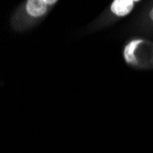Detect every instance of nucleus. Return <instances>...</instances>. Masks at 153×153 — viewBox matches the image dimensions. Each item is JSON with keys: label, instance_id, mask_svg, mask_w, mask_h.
<instances>
[{"label": "nucleus", "instance_id": "obj_1", "mask_svg": "<svg viewBox=\"0 0 153 153\" xmlns=\"http://www.w3.org/2000/svg\"><path fill=\"white\" fill-rule=\"evenodd\" d=\"M48 10L46 0H29L26 2V11L30 17L39 18L45 15Z\"/></svg>", "mask_w": 153, "mask_h": 153}, {"label": "nucleus", "instance_id": "obj_4", "mask_svg": "<svg viewBox=\"0 0 153 153\" xmlns=\"http://www.w3.org/2000/svg\"><path fill=\"white\" fill-rule=\"evenodd\" d=\"M149 16H150V19L153 20V8L151 9V11H150V13H149Z\"/></svg>", "mask_w": 153, "mask_h": 153}, {"label": "nucleus", "instance_id": "obj_3", "mask_svg": "<svg viewBox=\"0 0 153 153\" xmlns=\"http://www.w3.org/2000/svg\"><path fill=\"white\" fill-rule=\"evenodd\" d=\"M143 42L142 39H134L125 47L124 50V58L126 60V62L128 63H133L135 62L136 59H135V51L137 48V46L140 43Z\"/></svg>", "mask_w": 153, "mask_h": 153}, {"label": "nucleus", "instance_id": "obj_2", "mask_svg": "<svg viewBox=\"0 0 153 153\" xmlns=\"http://www.w3.org/2000/svg\"><path fill=\"white\" fill-rule=\"evenodd\" d=\"M133 0H115L111 4V11L117 17L128 15L134 7Z\"/></svg>", "mask_w": 153, "mask_h": 153}]
</instances>
